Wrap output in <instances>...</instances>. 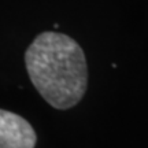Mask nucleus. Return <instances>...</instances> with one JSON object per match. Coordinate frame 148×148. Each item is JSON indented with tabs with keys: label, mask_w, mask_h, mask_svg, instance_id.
I'll return each instance as SVG.
<instances>
[{
	"label": "nucleus",
	"mask_w": 148,
	"mask_h": 148,
	"mask_svg": "<svg viewBox=\"0 0 148 148\" xmlns=\"http://www.w3.org/2000/svg\"><path fill=\"white\" fill-rule=\"evenodd\" d=\"M33 86L48 104L67 110L78 104L88 88V66L82 48L67 34L44 32L25 52Z\"/></svg>",
	"instance_id": "f257e3e1"
},
{
	"label": "nucleus",
	"mask_w": 148,
	"mask_h": 148,
	"mask_svg": "<svg viewBox=\"0 0 148 148\" xmlns=\"http://www.w3.org/2000/svg\"><path fill=\"white\" fill-rule=\"evenodd\" d=\"M36 141V132L25 118L0 108V148H34Z\"/></svg>",
	"instance_id": "f03ea898"
}]
</instances>
